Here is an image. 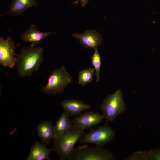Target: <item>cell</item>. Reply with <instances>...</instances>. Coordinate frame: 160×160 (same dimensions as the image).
Masks as SVG:
<instances>
[{"mask_svg":"<svg viewBox=\"0 0 160 160\" xmlns=\"http://www.w3.org/2000/svg\"><path fill=\"white\" fill-rule=\"evenodd\" d=\"M44 49L30 45L22 48L17 56V71L19 76L25 78L38 71L43 60Z\"/></svg>","mask_w":160,"mask_h":160,"instance_id":"cell-1","label":"cell"},{"mask_svg":"<svg viewBox=\"0 0 160 160\" xmlns=\"http://www.w3.org/2000/svg\"><path fill=\"white\" fill-rule=\"evenodd\" d=\"M84 130L72 124L57 141L54 142L53 150L61 160H69L74 145L85 135Z\"/></svg>","mask_w":160,"mask_h":160,"instance_id":"cell-2","label":"cell"},{"mask_svg":"<svg viewBox=\"0 0 160 160\" xmlns=\"http://www.w3.org/2000/svg\"><path fill=\"white\" fill-rule=\"evenodd\" d=\"M100 108L102 115L106 122L113 121L125 111L126 108L121 90L118 89L114 93L106 96Z\"/></svg>","mask_w":160,"mask_h":160,"instance_id":"cell-3","label":"cell"},{"mask_svg":"<svg viewBox=\"0 0 160 160\" xmlns=\"http://www.w3.org/2000/svg\"><path fill=\"white\" fill-rule=\"evenodd\" d=\"M73 79L63 66L53 71L41 91L44 93L57 95L63 93L66 87L72 82Z\"/></svg>","mask_w":160,"mask_h":160,"instance_id":"cell-4","label":"cell"},{"mask_svg":"<svg viewBox=\"0 0 160 160\" xmlns=\"http://www.w3.org/2000/svg\"><path fill=\"white\" fill-rule=\"evenodd\" d=\"M116 158L109 150L97 146L88 145L74 148L71 156L70 160H114Z\"/></svg>","mask_w":160,"mask_h":160,"instance_id":"cell-5","label":"cell"},{"mask_svg":"<svg viewBox=\"0 0 160 160\" xmlns=\"http://www.w3.org/2000/svg\"><path fill=\"white\" fill-rule=\"evenodd\" d=\"M115 136V133L108 123L95 129H91L85 134L80 140L81 143H90L102 147L112 142Z\"/></svg>","mask_w":160,"mask_h":160,"instance_id":"cell-6","label":"cell"},{"mask_svg":"<svg viewBox=\"0 0 160 160\" xmlns=\"http://www.w3.org/2000/svg\"><path fill=\"white\" fill-rule=\"evenodd\" d=\"M15 46L10 37H0V64L3 66L13 68L16 65L17 56L15 53Z\"/></svg>","mask_w":160,"mask_h":160,"instance_id":"cell-7","label":"cell"},{"mask_svg":"<svg viewBox=\"0 0 160 160\" xmlns=\"http://www.w3.org/2000/svg\"><path fill=\"white\" fill-rule=\"evenodd\" d=\"M104 119L102 114L97 112L89 111L73 119L72 124L85 130L101 123Z\"/></svg>","mask_w":160,"mask_h":160,"instance_id":"cell-8","label":"cell"},{"mask_svg":"<svg viewBox=\"0 0 160 160\" xmlns=\"http://www.w3.org/2000/svg\"><path fill=\"white\" fill-rule=\"evenodd\" d=\"M78 39L82 46L95 49L100 46L102 39L100 34L95 30H87L82 34L73 33L72 36Z\"/></svg>","mask_w":160,"mask_h":160,"instance_id":"cell-9","label":"cell"},{"mask_svg":"<svg viewBox=\"0 0 160 160\" xmlns=\"http://www.w3.org/2000/svg\"><path fill=\"white\" fill-rule=\"evenodd\" d=\"M61 107L69 116L79 115L83 111L90 109L91 106L82 100L77 99H66L60 103Z\"/></svg>","mask_w":160,"mask_h":160,"instance_id":"cell-10","label":"cell"},{"mask_svg":"<svg viewBox=\"0 0 160 160\" xmlns=\"http://www.w3.org/2000/svg\"><path fill=\"white\" fill-rule=\"evenodd\" d=\"M54 33L50 32H41L37 29L35 25H32L22 35L21 38L23 41L30 43V45L35 46L48 36Z\"/></svg>","mask_w":160,"mask_h":160,"instance_id":"cell-11","label":"cell"},{"mask_svg":"<svg viewBox=\"0 0 160 160\" xmlns=\"http://www.w3.org/2000/svg\"><path fill=\"white\" fill-rule=\"evenodd\" d=\"M45 145L39 141L36 142L32 146L27 160H50L49 155L53 149L48 148Z\"/></svg>","mask_w":160,"mask_h":160,"instance_id":"cell-12","label":"cell"},{"mask_svg":"<svg viewBox=\"0 0 160 160\" xmlns=\"http://www.w3.org/2000/svg\"><path fill=\"white\" fill-rule=\"evenodd\" d=\"M37 133L41 139L42 143L45 145H48L51 140L54 138V126L49 121L41 122L37 127Z\"/></svg>","mask_w":160,"mask_h":160,"instance_id":"cell-13","label":"cell"},{"mask_svg":"<svg viewBox=\"0 0 160 160\" xmlns=\"http://www.w3.org/2000/svg\"><path fill=\"white\" fill-rule=\"evenodd\" d=\"M37 6L36 0H12L7 12L17 16L29 8Z\"/></svg>","mask_w":160,"mask_h":160,"instance_id":"cell-14","label":"cell"},{"mask_svg":"<svg viewBox=\"0 0 160 160\" xmlns=\"http://www.w3.org/2000/svg\"><path fill=\"white\" fill-rule=\"evenodd\" d=\"M69 116L66 113L63 112L56 122L54 126V142L58 140L72 126V123L69 118Z\"/></svg>","mask_w":160,"mask_h":160,"instance_id":"cell-15","label":"cell"},{"mask_svg":"<svg viewBox=\"0 0 160 160\" xmlns=\"http://www.w3.org/2000/svg\"><path fill=\"white\" fill-rule=\"evenodd\" d=\"M95 71L94 68H92L79 71L78 77V84L84 86L88 84L92 83Z\"/></svg>","mask_w":160,"mask_h":160,"instance_id":"cell-16","label":"cell"},{"mask_svg":"<svg viewBox=\"0 0 160 160\" xmlns=\"http://www.w3.org/2000/svg\"><path fill=\"white\" fill-rule=\"evenodd\" d=\"M95 51L91 58L92 64L95 71V75L96 77V81L98 82L100 80V73L101 65V57L97 49Z\"/></svg>","mask_w":160,"mask_h":160,"instance_id":"cell-17","label":"cell"},{"mask_svg":"<svg viewBox=\"0 0 160 160\" xmlns=\"http://www.w3.org/2000/svg\"><path fill=\"white\" fill-rule=\"evenodd\" d=\"M124 159L126 160H150L149 150L135 152Z\"/></svg>","mask_w":160,"mask_h":160,"instance_id":"cell-18","label":"cell"},{"mask_svg":"<svg viewBox=\"0 0 160 160\" xmlns=\"http://www.w3.org/2000/svg\"><path fill=\"white\" fill-rule=\"evenodd\" d=\"M150 160H160V148L149 150Z\"/></svg>","mask_w":160,"mask_h":160,"instance_id":"cell-19","label":"cell"},{"mask_svg":"<svg viewBox=\"0 0 160 160\" xmlns=\"http://www.w3.org/2000/svg\"><path fill=\"white\" fill-rule=\"evenodd\" d=\"M81 2L82 7H84L86 6L87 4L88 3L89 0H77L76 2L77 3L79 1Z\"/></svg>","mask_w":160,"mask_h":160,"instance_id":"cell-20","label":"cell"}]
</instances>
